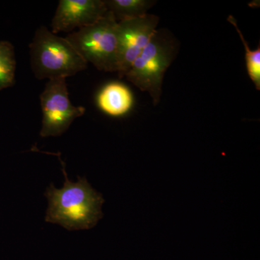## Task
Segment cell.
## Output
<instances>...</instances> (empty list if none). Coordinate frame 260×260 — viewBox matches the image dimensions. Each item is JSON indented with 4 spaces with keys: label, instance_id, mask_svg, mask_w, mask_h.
Returning a JSON list of instances; mask_svg holds the SVG:
<instances>
[{
    "label": "cell",
    "instance_id": "obj_1",
    "mask_svg": "<svg viewBox=\"0 0 260 260\" xmlns=\"http://www.w3.org/2000/svg\"><path fill=\"white\" fill-rule=\"evenodd\" d=\"M59 160L64 175V186L56 189L51 184L47 188L44 194L48 200L45 220L59 224L69 231L91 229L103 217L102 194L98 193L85 178L78 177L76 182L70 181L64 162Z\"/></svg>",
    "mask_w": 260,
    "mask_h": 260
},
{
    "label": "cell",
    "instance_id": "obj_2",
    "mask_svg": "<svg viewBox=\"0 0 260 260\" xmlns=\"http://www.w3.org/2000/svg\"><path fill=\"white\" fill-rule=\"evenodd\" d=\"M29 48L31 69L39 80L66 79L88 66L66 38L58 37L44 25L37 29Z\"/></svg>",
    "mask_w": 260,
    "mask_h": 260
},
{
    "label": "cell",
    "instance_id": "obj_3",
    "mask_svg": "<svg viewBox=\"0 0 260 260\" xmlns=\"http://www.w3.org/2000/svg\"><path fill=\"white\" fill-rule=\"evenodd\" d=\"M175 54L174 41L165 32L157 30L124 77L140 90L148 93L154 105H157L161 97L164 75Z\"/></svg>",
    "mask_w": 260,
    "mask_h": 260
},
{
    "label": "cell",
    "instance_id": "obj_4",
    "mask_svg": "<svg viewBox=\"0 0 260 260\" xmlns=\"http://www.w3.org/2000/svg\"><path fill=\"white\" fill-rule=\"evenodd\" d=\"M117 22L108 10L96 23L70 32L67 40L87 63L101 71L116 73L118 60Z\"/></svg>",
    "mask_w": 260,
    "mask_h": 260
},
{
    "label": "cell",
    "instance_id": "obj_5",
    "mask_svg": "<svg viewBox=\"0 0 260 260\" xmlns=\"http://www.w3.org/2000/svg\"><path fill=\"white\" fill-rule=\"evenodd\" d=\"M42 112V138L60 136L77 118L84 115L85 108L75 107L70 100L66 79L48 80L40 95Z\"/></svg>",
    "mask_w": 260,
    "mask_h": 260
},
{
    "label": "cell",
    "instance_id": "obj_6",
    "mask_svg": "<svg viewBox=\"0 0 260 260\" xmlns=\"http://www.w3.org/2000/svg\"><path fill=\"white\" fill-rule=\"evenodd\" d=\"M158 23V17L151 14L118 22L116 73L119 78L125 76L135 59L150 42Z\"/></svg>",
    "mask_w": 260,
    "mask_h": 260
},
{
    "label": "cell",
    "instance_id": "obj_7",
    "mask_svg": "<svg viewBox=\"0 0 260 260\" xmlns=\"http://www.w3.org/2000/svg\"><path fill=\"white\" fill-rule=\"evenodd\" d=\"M108 12L104 0H60L51 21V32H70L96 23Z\"/></svg>",
    "mask_w": 260,
    "mask_h": 260
},
{
    "label": "cell",
    "instance_id": "obj_8",
    "mask_svg": "<svg viewBox=\"0 0 260 260\" xmlns=\"http://www.w3.org/2000/svg\"><path fill=\"white\" fill-rule=\"evenodd\" d=\"M97 104L103 112L109 115L123 116L133 107V94L124 84L109 83L99 92Z\"/></svg>",
    "mask_w": 260,
    "mask_h": 260
},
{
    "label": "cell",
    "instance_id": "obj_9",
    "mask_svg": "<svg viewBox=\"0 0 260 260\" xmlns=\"http://www.w3.org/2000/svg\"><path fill=\"white\" fill-rule=\"evenodd\" d=\"M104 2L108 10L112 13L117 23L144 16L157 3L153 0H104Z\"/></svg>",
    "mask_w": 260,
    "mask_h": 260
},
{
    "label": "cell",
    "instance_id": "obj_10",
    "mask_svg": "<svg viewBox=\"0 0 260 260\" xmlns=\"http://www.w3.org/2000/svg\"><path fill=\"white\" fill-rule=\"evenodd\" d=\"M16 59L14 47L8 42H0V90L15 83Z\"/></svg>",
    "mask_w": 260,
    "mask_h": 260
},
{
    "label": "cell",
    "instance_id": "obj_11",
    "mask_svg": "<svg viewBox=\"0 0 260 260\" xmlns=\"http://www.w3.org/2000/svg\"><path fill=\"white\" fill-rule=\"evenodd\" d=\"M228 21L232 25H234V28L237 29V32L239 34L241 40L242 41L243 45L245 50V58L246 70H247L248 75L251 81L255 85L256 89L257 90H260V45L258 46L257 49L254 51L251 50L248 43L244 39L242 31L238 27L237 20L234 17L230 16L228 18Z\"/></svg>",
    "mask_w": 260,
    "mask_h": 260
}]
</instances>
